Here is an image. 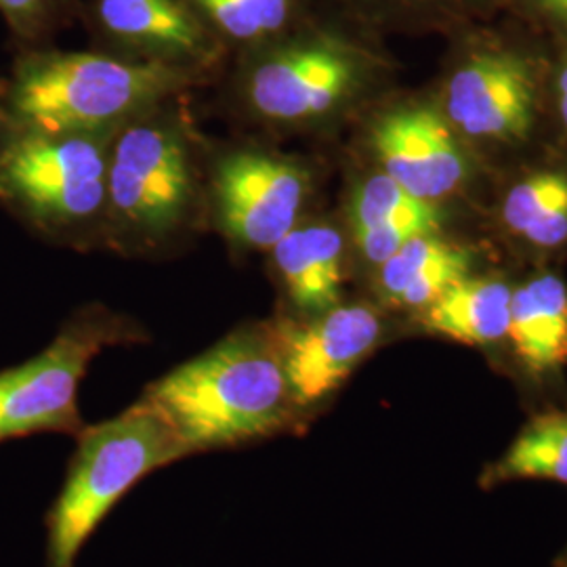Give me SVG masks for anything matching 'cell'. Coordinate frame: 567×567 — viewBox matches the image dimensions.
<instances>
[{
	"mask_svg": "<svg viewBox=\"0 0 567 567\" xmlns=\"http://www.w3.org/2000/svg\"><path fill=\"white\" fill-rule=\"evenodd\" d=\"M140 400L163 416L189 456L255 446L309 425L290 395L267 320L234 328L145 386Z\"/></svg>",
	"mask_w": 567,
	"mask_h": 567,
	"instance_id": "6da1fadb",
	"label": "cell"
},
{
	"mask_svg": "<svg viewBox=\"0 0 567 567\" xmlns=\"http://www.w3.org/2000/svg\"><path fill=\"white\" fill-rule=\"evenodd\" d=\"M206 171L179 97L126 122L110 143L103 244L150 257L187 240L208 217Z\"/></svg>",
	"mask_w": 567,
	"mask_h": 567,
	"instance_id": "7a4b0ae2",
	"label": "cell"
},
{
	"mask_svg": "<svg viewBox=\"0 0 567 567\" xmlns=\"http://www.w3.org/2000/svg\"><path fill=\"white\" fill-rule=\"evenodd\" d=\"M203 81L182 68L128 60L95 47L65 51L51 42L18 49L0 81V110L7 121L28 128L114 135Z\"/></svg>",
	"mask_w": 567,
	"mask_h": 567,
	"instance_id": "3957f363",
	"label": "cell"
},
{
	"mask_svg": "<svg viewBox=\"0 0 567 567\" xmlns=\"http://www.w3.org/2000/svg\"><path fill=\"white\" fill-rule=\"evenodd\" d=\"M362 30L313 16L238 55L231 91L240 114L264 128L301 131L353 107L386 72L385 55Z\"/></svg>",
	"mask_w": 567,
	"mask_h": 567,
	"instance_id": "277c9868",
	"label": "cell"
},
{
	"mask_svg": "<svg viewBox=\"0 0 567 567\" xmlns=\"http://www.w3.org/2000/svg\"><path fill=\"white\" fill-rule=\"evenodd\" d=\"M114 135L0 124V210L58 246L103 244Z\"/></svg>",
	"mask_w": 567,
	"mask_h": 567,
	"instance_id": "5b68a950",
	"label": "cell"
},
{
	"mask_svg": "<svg viewBox=\"0 0 567 567\" xmlns=\"http://www.w3.org/2000/svg\"><path fill=\"white\" fill-rule=\"evenodd\" d=\"M74 440L63 486L44 517V567H76L82 547L126 492L189 456L177 433L142 400L84 426Z\"/></svg>",
	"mask_w": 567,
	"mask_h": 567,
	"instance_id": "8992f818",
	"label": "cell"
},
{
	"mask_svg": "<svg viewBox=\"0 0 567 567\" xmlns=\"http://www.w3.org/2000/svg\"><path fill=\"white\" fill-rule=\"evenodd\" d=\"M145 341L135 318L102 303L79 307L41 353L0 370V444L44 433L76 437L86 426L79 391L89 365L110 347Z\"/></svg>",
	"mask_w": 567,
	"mask_h": 567,
	"instance_id": "52a82bcc",
	"label": "cell"
},
{
	"mask_svg": "<svg viewBox=\"0 0 567 567\" xmlns=\"http://www.w3.org/2000/svg\"><path fill=\"white\" fill-rule=\"evenodd\" d=\"M489 23L454 34L461 47L440 110L461 140L524 142L538 114L543 58Z\"/></svg>",
	"mask_w": 567,
	"mask_h": 567,
	"instance_id": "ba28073f",
	"label": "cell"
},
{
	"mask_svg": "<svg viewBox=\"0 0 567 567\" xmlns=\"http://www.w3.org/2000/svg\"><path fill=\"white\" fill-rule=\"evenodd\" d=\"M313 173L301 158L261 145H238L206 171V210L244 252H269L303 221Z\"/></svg>",
	"mask_w": 567,
	"mask_h": 567,
	"instance_id": "9c48e42d",
	"label": "cell"
},
{
	"mask_svg": "<svg viewBox=\"0 0 567 567\" xmlns=\"http://www.w3.org/2000/svg\"><path fill=\"white\" fill-rule=\"evenodd\" d=\"M267 322L290 395L307 421L339 393L386 334L383 309L365 301H341L316 316L280 311Z\"/></svg>",
	"mask_w": 567,
	"mask_h": 567,
	"instance_id": "30bf717a",
	"label": "cell"
},
{
	"mask_svg": "<svg viewBox=\"0 0 567 567\" xmlns=\"http://www.w3.org/2000/svg\"><path fill=\"white\" fill-rule=\"evenodd\" d=\"M82 16L95 49L128 60L208 79L229 55L187 0H89Z\"/></svg>",
	"mask_w": 567,
	"mask_h": 567,
	"instance_id": "8fae6325",
	"label": "cell"
},
{
	"mask_svg": "<svg viewBox=\"0 0 567 567\" xmlns=\"http://www.w3.org/2000/svg\"><path fill=\"white\" fill-rule=\"evenodd\" d=\"M368 147L379 171L426 203L454 196L471 175L461 135L442 110L423 103L381 112L370 122Z\"/></svg>",
	"mask_w": 567,
	"mask_h": 567,
	"instance_id": "7c38bea8",
	"label": "cell"
},
{
	"mask_svg": "<svg viewBox=\"0 0 567 567\" xmlns=\"http://www.w3.org/2000/svg\"><path fill=\"white\" fill-rule=\"evenodd\" d=\"M343 231L330 221L292 227L267 255L290 316H316L343 301Z\"/></svg>",
	"mask_w": 567,
	"mask_h": 567,
	"instance_id": "4fadbf2b",
	"label": "cell"
},
{
	"mask_svg": "<svg viewBox=\"0 0 567 567\" xmlns=\"http://www.w3.org/2000/svg\"><path fill=\"white\" fill-rule=\"evenodd\" d=\"M349 227L355 250L365 264L379 267L405 243L442 227L440 204L426 203L383 171H372L353 187Z\"/></svg>",
	"mask_w": 567,
	"mask_h": 567,
	"instance_id": "5bb4252c",
	"label": "cell"
},
{
	"mask_svg": "<svg viewBox=\"0 0 567 567\" xmlns=\"http://www.w3.org/2000/svg\"><path fill=\"white\" fill-rule=\"evenodd\" d=\"M471 257L465 248L423 234L405 243L385 264L374 267V288L389 309L421 313L450 286L465 280Z\"/></svg>",
	"mask_w": 567,
	"mask_h": 567,
	"instance_id": "9a60e30c",
	"label": "cell"
},
{
	"mask_svg": "<svg viewBox=\"0 0 567 567\" xmlns=\"http://www.w3.org/2000/svg\"><path fill=\"white\" fill-rule=\"evenodd\" d=\"M507 339L534 374L567 362V288L557 276H536L511 295Z\"/></svg>",
	"mask_w": 567,
	"mask_h": 567,
	"instance_id": "2e32d148",
	"label": "cell"
},
{
	"mask_svg": "<svg viewBox=\"0 0 567 567\" xmlns=\"http://www.w3.org/2000/svg\"><path fill=\"white\" fill-rule=\"evenodd\" d=\"M511 295L508 284L498 278L466 276L416 313V320L431 334L454 343L486 347L507 339Z\"/></svg>",
	"mask_w": 567,
	"mask_h": 567,
	"instance_id": "e0dca14e",
	"label": "cell"
},
{
	"mask_svg": "<svg viewBox=\"0 0 567 567\" xmlns=\"http://www.w3.org/2000/svg\"><path fill=\"white\" fill-rule=\"evenodd\" d=\"M344 16L368 30L446 32L496 21L511 13L513 0H339Z\"/></svg>",
	"mask_w": 567,
	"mask_h": 567,
	"instance_id": "ac0fdd59",
	"label": "cell"
},
{
	"mask_svg": "<svg viewBox=\"0 0 567 567\" xmlns=\"http://www.w3.org/2000/svg\"><path fill=\"white\" fill-rule=\"evenodd\" d=\"M227 53L280 41L316 16L313 0H187Z\"/></svg>",
	"mask_w": 567,
	"mask_h": 567,
	"instance_id": "d6986e66",
	"label": "cell"
},
{
	"mask_svg": "<svg viewBox=\"0 0 567 567\" xmlns=\"http://www.w3.org/2000/svg\"><path fill=\"white\" fill-rule=\"evenodd\" d=\"M524 480L567 486V410H548L532 416L507 452L484 471L482 486Z\"/></svg>",
	"mask_w": 567,
	"mask_h": 567,
	"instance_id": "ffe728a7",
	"label": "cell"
},
{
	"mask_svg": "<svg viewBox=\"0 0 567 567\" xmlns=\"http://www.w3.org/2000/svg\"><path fill=\"white\" fill-rule=\"evenodd\" d=\"M503 219L522 240L553 248L567 240V175L536 173L508 192Z\"/></svg>",
	"mask_w": 567,
	"mask_h": 567,
	"instance_id": "44dd1931",
	"label": "cell"
},
{
	"mask_svg": "<svg viewBox=\"0 0 567 567\" xmlns=\"http://www.w3.org/2000/svg\"><path fill=\"white\" fill-rule=\"evenodd\" d=\"M74 13V0H0V18L18 49L51 44Z\"/></svg>",
	"mask_w": 567,
	"mask_h": 567,
	"instance_id": "7402d4cb",
	"label": "cell"
},
{
	"mask_svg": "<svg viewBox=\"0 0 567 567\" xmlns=\"http://www.w3.org/2000/svg\"><path fill=\"white\" fill-rule=\"evenodd\" d=\"M511 16L545 30L559 42H567V0H513Z\"/></svg>",
	"mask_w": 567,
	"mask_h": 567,
	"instance_id": "603a6c76",
	"label": "cell"
},
{
	"mask_svg": "<svg viewBox=\"0 0 567 567\" xmlns=\"http://www.w3.org/2000/svg\"><path fill=\"white\" fill-rule=\"evenodd\" d=\"M555 91H557L559 121L567 133V42H561L559 61H557V70H555Z\"/></svg>",
	"mask_w": 567,
	"mask_h": 567,
	"instance_id": "cb8c5ba5",
	"label": "cell"
},
{
	"mask_svg": "<svg viewBox=\"0 0 567 567\" xmlns=\"http://www.w3.org/2000/svg\"><path fill=\"white\" fill-rule=\"evenodd\" d=\"M555 567H567V548L561 553V557L555 561Z\"/></svg>",
	"mask_w": 567,
	"mask_h": 567,
	"instance_id": "d4e9b609",
	"label": "cell"
},
{
	"mask_svg": "<svg viewBox=\"0 0 567 567\" xmlns=\"http://www.w3.org/2000/svg\"><path fill=\"white\" fill-rule=\"evenodd\" d=\"M4 122V114H2V110H0V124Z\"/></svg>",
	"mask_w": 567,
	"mask_h": 567,
	"instance_id": "484cf974",
	"label": "cell"
}]
</instances>
